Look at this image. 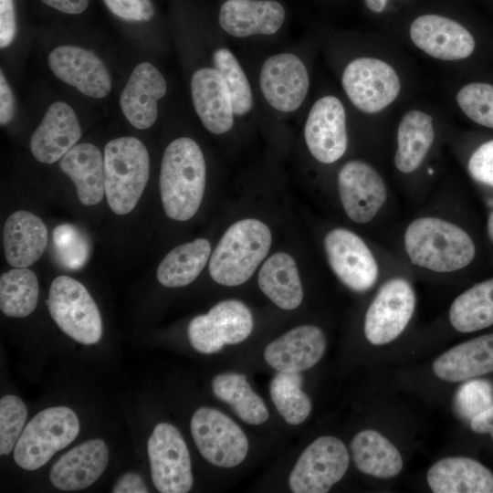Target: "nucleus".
<instances>
[{"mask_svg":"<svg viewBox=\"0 0 493 493\" xmlns=\"http://www.w3.org/2000/svg\"><path fill=\"white\" fill-rule=\"evenodd\" d=\"M206 165L199 145L191 138H177L166 147L161 164L160 193L163 210L177 221L192 218L205 188Z\"/></svg>","mask_w":493,"mask_h":493,"instance_id":"1","label":"nucleus"},{"mask_svg":"<svg viewBox=\"0 0 493 493\" xmlns=\"http://www.w3.org/2000/svg\"><path fill=\"white\" fill-rule=\"evenodd\" d=\"M404 247L414 265L435 272H452L471 263L476 248L461 227L435 217L413 221L404 234Z\"/></svg>","mask_w":493,"mask_h":493,"instance_id":"2","label":"nucleus"},{"mask_svg":"<svg viewBox=\"0 0 493 493\" xmlns=\"http://www.w3.org/2000/svg\"><path fill=\"white\" fill-rule=\"evenodd\" d=\"M271 241L269 228L257 219L246 218L234 223L211 255V278L225 286L245 283L267 257Z\"/></svg>","mask_w":493,"mask_h":493,"instance_id":"3","label":"nucleus"},{"mask_svg":"<svg viewBox=\"0 0 493 493\" xmlns=\"http://www.w3.org/2000/svg\"><path fill=\"white\" fill-rule=\"evenodd\" d=\"M105 194L111 211L126 215L139 202L150 175V157L137 138L124 136L104 148Z\"/></svg>","mask_w":493,"mask_h":493,"instance_id":"4","label":"nucleus"},{"mask_svg":"<svg viewBox=\"0 0 493 493\" xmlns=\"http://www.w3.org/2000/svg\"><path fill=\"white\" fill-rule=\"evenodd\" d=\"M77 414L66 406L47 408L26 425L14 448L16 463L26 470L44 466L79 435Z\"/></svg>","mask_w":493,"mask_h":493,"instance_id":"5","label":"nucleus"},{"mask_svg":"<svg viewBox=\"0 0 493 493\" xmlns=\"http://www.w3.org/2000/svg\"><path fill=\"white\" fill-rule=\"evenodd\" d=\"M47 304L59 329L76 341L89 345L100 340L102 321L100 310L79 281L68 276L54 278Z\"/></svg>","mask_w":493,"mask_h":493,"instance_id":"6","label":"nucleus"},{"mask_svg":"<svg viewBox=\"0 0 493 493\" xmlns=\"http://www.w3.org/2000/svg\"><path fill=\"white\" fill-rule=\"evenodd\" d=\"M349 454L345 445L334 436H320L300 455L288 484L294 493H325L345 475Z\"/></svg>","mask_w":493,"mask_h":493,"instance_id":"7","label":"nucleus"},{"mask_svg":"<svg viewBox=\"0 0 493 493\" xmlns=\"http://www.w3.org/2000/svg\"><path fill=\"white\" fill-rule=\"evenodd\" d=\"M152 479L161 493H186L194 482L191 458L179 430L168 423L155 425L148 439Z\"/></svg>","mask_w":493,"mask_h":493,"instance_id":"8","label":"nucleus"},{"mask_svg":"<svg viewBox=\"0 0 493 493\" xmlns=\"http://www.w3.org/2000/svg\"><path fill=\"white\" fill-rule=\"evenodd\" d=\"M191 433L199 452L214 466L234 467L246 456V435L232 419L216 409L196 410L191 420Z\"/></svg>","mask_w":493,"mask_h":493,"instance_id":"9","label":"nucleus"},{"mask_svg":"<svg viewBox=\"0 0 493 493\" xmlns=\"http://www.w3.org/2000/svg\"><path fill=\"white\" fill-rule=\"evenodd\" d=\"M253 317L246 304L227 299L215 304L206 314L194 317L188 325V338L197 351L210 354L226 344L245 341L253 330Z\"/></svg>","mask_w":493,"mask_h":493,"instance_id":"10","label":"nucleus"},{"mask_svg":"<svg viewBox=\"0 0 493 493\" xmlns=\"http://www.w3.org/2000/svg\"><path fill=\"white\" fill-rule=\"evenodd\" d=\"M342 88L360 110L378 112L390 105L400 92V79L392 66L374 58H358L345 68Z\"/></svg>","mask_w":493,"mask_h":493,"instance_id":"11","label":"nucleus"},{"mask_svg":"<svg viewBox=\"0 0 493 493\" xmlns=\"http://www.w3.org/2000/svg\"><path fill=\"white\" fill-rule=\"evenodd\" d=\"M415 307V294L408 281L396 278L385 282L369 306L364 333L373 345L396 339L409 323Z\"/></svg>","mask_w":493,"mask_h":493,"instance_id":"12","label":"nucleus"},{"mask_svg":"<svg viewBox=\"0 0 493 493\" xmlns=\"http://www.w3.org/2000/svg\"><path fill=\"white\" fill-rule=\"evenodd\" d=\"M329 264L348 288L354 291H366L378 278V266L364 241L353 232L336 228L324 239Z\"/></svg>","mask_w":493,"mask_h":493,"instance_id":"13","label":"nucleus"},{"mask_svg":"<svg viewBox=\"0 0 493 493\" xmlns=\"http://www.w3.org/2000/svg\"><path fill=\"white\" fill-rule=\"evenodd\" d=\"M259 85L267 103L281 112H292L304 101L309 77L303 61L292 53L272 55L263 63Z\"/></svg>","mask_w":493,"mask_h":493,"instance_id":"14","label":"nucleus"},{"mask_svg":"<svg viewBox=\"0 0 493 493\" xmlns=\"http://www.w3.org/2000/svg\"><path fill=\"white\" fill-rule=\"evenodd\" d=\"M304 137L312 156L322 163H332L345 153L348 143L346 114L341 100L324 96L311 107L304 127Z\"/></svg>","mask_w":493,"mask_h":493,"instance_id":"15","label":"nucleus"},{"mask_svg":"<svg viewBox=\"0 0 493 493\" xmlns=\"http://www.w3.org/2000/svg\"><path fill=\"white\" fill-rule=\"evenodd\" d=\"M338 187L346 215L358 224L371 221L386 199V186L381 175L359 160L343 165L338 175Z\"/></svg>","mask_w":493,"mask_h":493,"instance_id":"16","label":"nucleus"},{"mask_svg":"<svg viewBox=\"0 0 493 493\" xmlns=\"http://www.w3.org/2000/svg\"><path fill=\"white\" fill-rule=\"evenodd\" d=\"M53 74L79 92L95 99L111 90V78L103 61L92 51L77 46H59L48 55Z\"/></svg>","mask_w":493,"mask_h":493,"instance_id":"17","label":"nucleus"},{"mask_svg":"<svg viewBox=\"0 0 493 493\" xmlns=\"http://www.w3.org/2000/svg\"><path fill=\"white\" fill-rule=\"evenodd\" d=\"M414 44L429 56L442 60H459L475 49V39L462 25L439 15L416 17L410 26Z\"/></svg>","mask_w":493,"mask_h":493,"instance_id":"18","label":"nucleus"},{"mask_svg":"<svg viewBox=\"0 0 493 493\" xmlns=\"http://www.w3.org/2000/svg\"><path fill=\"white\" fill-rule=\"evenodd\" d=\"M166 90L165 79L157 68L150 62L138 64L120 97L122 113L136 129L152 127L158 116L157 103Z\"/></svg>","mask_w":493,"mask_h":493,"instance_id":"19","label":"nucleus"},{"mask_svg":"<svg viewBox=\"0 0 493 493\" xmlns=\"http://www.w3.org/2000/svg\"><path fill=\"white\" fill-rule=\"evenodd\" d=\"M81 137V128L74 110L62 101L54 102L46 111L30 139V150L40 163L59 161Z\"/></svg>","mask_w":493,"mask_h":493,"instance_id":"20","label":"nucleus"},{"mask_svg":"<svg viewBox=\"0 0 493 493\" xmlns=\"http://www.w3.org/2000/svg\"><path fill=\"white\" fill-rule=\"evenodd\" d=\"M194 108L205 126L214 134H223L234 124L230 91L221 74L212 68L197 69L191 79Z\"/></svg>","mask_w":493,"mask_h":493,"instance_id":"21","label":"nucleus"},{"mask_svg":"<svg viewBox=\"0 0 493 493\" xmlns=\"http://www.w3.org/2000/svg\"><path fill=\"white\" fill-rule=\"evenodd\" d=\"M326 349L323 331L313 325L294 328L270 342L264 356L278 372H300L315 365Z\"/></svg>","mask_w":493,"mask_h":493,"instance_id":"22","label":"nucleus"},{"mask_svg":"<svg viewBox=\"0 0 493 493\" xmlns=\"http://www.w3.org/2000/svg\"><path fill=\"white\" fill-rule=\"evenodd\" d=\"M286 16L283 5L274 0H226L219 11V25L235 37L273 35Z\"/></svg>","mask_w":493,"mask_h":493,"instance_id":"23","label":"nucleus"},{"mask_svg":"<svg viewBox=\"0 0 493 493\" xmlns=\"http://www.w3.org/2000/svg\"><path fill=\"white\" fill-rule=\"evenodd\" d=\"M109 461L105 442L88 440L64 454L52 467L49 478L54 487L69 491L88 488L104 472Z\"/></svg>","mask_w":493,"mask_h":493,"instance_id":"24","label":"nucleus"},{"mask_svg":"<svg viewBox=\"0 0 493 493\" xmlns=\"http://www.w3.org/2000/svg\"><path fill=\"white\" fill-rule=\"evenodd\" d=\"M47 240L46 225L29 211H16L5 223V257L14 267H27L37 261L47 248Z\"/></svg>","mask_w":493,"mask_h":493,"instance_id":"25","label":"nucleus"},{"mask_svg":"<svg viewBox=\"0 0 493 493\" xmlns=\"http://www.w3.org/2000/svg\"><path fill=\"white\" fill-rule=\"evenodd\" d=\"M426 478L435 493H493V473L468 457L440 459L430 467Z\"/></svg>","mask_w":493,"mask_h":493,"instance_id":"26","label":"nucleus"},{"mask_svg":"<svg viewBox=\"0 0 493 493\" xmlns=\"http://www.w3.org/2000/svg\"><path fill=\"white\" fill-rule=\"evenodd\" d=\"M59 168L75 184L84 205L99 204L105 194L104 157L93 144H76L60 160Z\"/></svg>","mask_w":493,"mask_h":493,"instance_id":"27","label":"nucleus"},{"mask_svg":"<svg viewBox=\"0 0 493 493\" xmlns=\"http://www.w3.org/2000/svg\"><path fill=\"white\" fill-rule=\"evenodd\" d=\"M442 380L459 382L493 372V334L483 335L446 351L433 363Z\"/></svg>","mask_w":493,"mask_h":493,"instance_id":"28","label":"nucleus"},{"mask_svg":"<svg viewBox=\"0 0 493 493\" xmlns=\"http://www.w3.org/2000/svg\"><path fill=\"white\" fill-rule=\"evenodd\" d=\"M258 285L263 293L283 309H294L302 301L298 267L287 253L278 252L264 262L258 273Z\"/></svg>","mask_w":493,"mask_h":493,"instance_id":"29","label":"nucleus"},{"mask_svg":"<svg viewBox=\"0 0 493 493\" xmlns=\"http://www.w3.org/2000/svg\"><path fill=\"white\" fill-rule=\"evenodd\" d=\"M351 449L357 468L367 475L390 478L403 468L398 449L374 430H362L351 440Z\"/></svg>","mask_w":493,"mask_h":493,"instance_id":"30","label":"nucleus"},{"mask_svg":"<svg viewBox=\"0 0 493 493\" xmlns=\"http://www.w3.org/2000/svg\"><path fill=\"white\" fill-rule=\"evenodd\" d=\"M434 138L430 115L417 110L406 112L398 126V147L394 155L396 168L404 173L416 170L431 148Z\"/></svg>","mask_w":493,"mask_h":493,"instance_id":"31","label":"nucleus"},{"mask_svg":"<svg viewBox=\"0 0 493 493\" xmlns=\"http://www.w3.org/2000/svg\"><path fill=\"white\" fill-rule=\"evenodd\" d=\"M210 254L211 245L205 238H197L174 247L158 266V281L168 288L192 283L205 267Z\"/></svg>","mask_w":493,"mask_h":493,"instance_id":"32","label":"nucleus"},{"mask_svg":"<svg viewBox=\"0 0 493 493\" xmlns=\"http://www.w3.org/2000/svg\"><path fill=\"white\" fill-rule=\"evenodd\" d=\"M452 326L460 332H473L493 325V278L460 294L449 309Z\"/></svg>","mask_w":493,"mask_h":493,"instance_id":"33","label":"nucleus"},{"mask_svg":"<svg viewBox=\"0 0 493 493\" xmlns=\"http://www.w3.org/2000/svg\"><path fill=\"white\" fill-rule=\"evenodd\" d=\"M214 394L228 404L238 417L250 425H259L268 418L267 408L251 388L243 374L228 372L216 375L212 382Z\"/></svg>","mask_w":493,"mask_h":493,"instance_id":"34","label":"nucleus"},{"mask_svg":"<svg viewBox=\"0 0 493 493\" xmlns=\"http://www.w3.org/2000/svg\"><path fill=\"white\" fill-rule=\"evenodd\" d=\"M39 285L37 275L26 267H16L0 277V309L13 318H24L37 307Z\"/></svg>","mask_w":493,"mask_h":493,"instance_id":"35","label":"nucleus"},{"mask_svg":"<svg viewBox=\"0 0 493 493\" xmlns=\"http://www.w3.org/2000/svg\"><path fill=\"white\" fill-rule=\"evenodd\" d=\"M302 376L296 372H278L269 385L270 396L279 414L290 425H299L311 411V402L301 390Z\"/></svg>","mask_w":493,"mask_h":493,"instance_id":"36","label":"nucleus"},{"mask_svg":"<svg viewBox=\"0 0 493 493\" xmlns=\"http://www.w3.org/2000/svg\"><path fill=\"white\" fill-rule=\"evenodd\" d=\"M215 68L221 74L231 94L235 115L243 116L253 107L250 84L236 56L226 47L214 52Z\"/></svg>","mask_w":493,"mask_h":493,"instance_id":"37","label":"nucleus"},{"mask_svg":"<svg viewBox=\"0 0 493 493\" xmlns=\"http://www.w3.org/2000/svg\"><path fill=\"white\" fill-rule=\"evenodd\" d=\"M53 248L57 261L67 269H79L90 255V244L76 226L61 224L53 230Z\"/></svg>","mask_w":493,"mask_h":493,"instance_id":"38","label":"nucleus"},{"mask_svg":"<svg viewBox=\"0 0 493 493\" xmlns=\"http://www.w3.org/2000/svg\"><path fill=\"white\" fill-rule=\"evenodd\" d=\"M462 111L479 125L493 129V85L475 82L464 86L456 94Z\"/></svg>","mask_w":493,"mask_h":493,"instance_id":"39","label":"nucleus"},{"mask_svg":"<svg viewBox=\"0 0 493 493\" xmlns=\"http://www.w3.org/2000/svg\"><path fill=\"white\" fill-rule=\"evenodd\" d=\"M27 415L24 402L7 394L0 400V454L8 455L19 439Z\"/></svg>","mask_w":493,"mask_h":493,"instance_id":"40","label":"nucleus"},{"mask_svg":"<svg viewBox=\"0 0 493 493\" xmlns=\"http://www.w3.org/2000/svg\"><path fill=\"white\" fill-rule=\"evenodd\" d=\"M493 402V388L486 381H470L463 384L455 397L459 414L470 421L488 408Z\"/></svg>","mask_w":493,"mask_h":493,"instance_id":"41","label":"nucleus"},{"mask_svg":"<svg viewBox=\"0 0 493 493\" xmlns=\"http://www.w3.org/2000/svg\"><path fill=\"white\" fill-rule=\"evenodd\" d=\"M467 168L473 179L493 187V140L484 142L472 153Z\"/></svg>","mask_w":493,"mask_h":493,"instance_id":"42","label":"nucleus"},{"mask_svg":"<svg viewBox=\"0 0 493 493\" xmlns=\"http://www.w3.org/2000/svg\"><path fill=\"white\" fill-rule=\"evenodd\" d=\"M108 9L118 17L129 21H148L153 16L150 0H103Z\"/></svg>","mask_w":493,"mask_h":493,"instance_id":"43","label":"nucleus"},{"mask_svg":"<svg viewBox=\"0 0 493 493\" xmlns=\"http://www.w3.org/2000/svg\"><path fill=\"white\" fill-rule=\"evenodd\" d=\"M16 35L14 0H0V47L9 46Z\"/></svg>","mask_w":493,"mask_h":493,"instance_id":"44","label":"nucleus"},{"mask_svg":"<svg viewBox=\"0 0 493 493\" xmlns=\"http://www.w3.org/2000/svg\"><path fill=\"white\" fill-rule=\"evenodd\" d=\"M15 113V100L3 71L0 72V124L6 125Z\"/></svg>","mask_w":493,"mask_h":493,"instance_id":"45","label":"nucleus"},{"mask_svg":"<svg viewBox=\"0 0 493 493\" xmlns=\"http://www.w3.org/2000/svg\"><path fill=\"white\" fill-rule=\"evenodd\" d=\"M113 493H147L149 492L142 477L134 472L122 475L115 483Z\"/></svg>","mask_w":493,"mask_h":493,"instance_id":"46","label":"nucleus"},{"mask_svg":"<svg viewBox=\"0 0 493 493\" xmlns=\"http://www.w3.org/2000/svg\"><path fill=\"white\" fill-rule=\"evenodd\" d=\"M47 5L60 12L77 15L84 12L89 0H41Z\"/></svg>","mask_w":493,"mask_h":493,"instance_id":"47","label":"nucleus"},{"mask_svg":"<svg viewBox=\"0 0 493 493\" xmlns=\"http://www.w3.org/2000/svg\"><path fill=\"white\" fill-rule=\"evenodd\" d=\"M470 427L475 433L490 434L493 438V404L470 421Z\"/></svg>","mask_w":493,"mask_h":493,"instance_id":"48","label":"nucleus"},{"mask_svg":"<svg viewBox=\"0 0 493 493\" xmlns=\"http://www.w3.org/2000/svg\"><path fill=\"white\" fill-rule=\"evenodd\" d=\"M365 5L375 13H381L384 10L388 0H364Z\"/></svg>","mask_w":493,"mask_h":493,"instance_id":"49","label":"nucleus"},{"mask_svg":"<svg viewBox=\"0 0 493 493\" xmlns=\"http://www.w3.org/2000/svg\"><path fill=\"white\" fill-rule=\"evenodd\" d=\"M488 233L493 243V211L489 214L488 218Z\"/></svg>","mask_w":493,"mask_h":493,"instance_id":"50","label":"nucleus"}]
</instances>
